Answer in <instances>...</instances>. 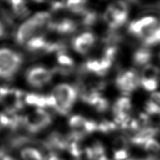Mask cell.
<instances>
[{"label": "cell", "instance_id": "1", "mask_svg": "<svg viewBox=\"0 0 160 160\" xmlns=\"http://www.w3.org/2000/svg\"><path fill=\"white\" fill-rule=\"evenodd\" d=\"M51 23V16L47 12H40L28 19L20 25L16 35V41L21 45L26 44L37 37L43 28Z\"/></svg>", "mask_w": 160, "mask_h": 160}, {"label": "cell", "instance_id": "2", "mask_svg": "<svg viewBox=\"0 0 160 160\" xmlns=\"http://www.w3.org/2000/svg\"><path fill=\"white\" fill-rule=\"evenodd\" d=\"M19 53L8 48H0V78L8 79L18 72L22 64Z\"/></svg>", "mask_w": 160, "mask_h": 160}, {"label": "cell", "instance_id": "3", "mask_svg": "<svg viewBox=\"0 0 160 160\" xmlns=\"http://www.w3.org/2000/svg\"><path fill=\"white\" fill-rule=\"evenodd\" d=\"M56 102L55 109L62 115H66L72 109L78 97L75 87L68 84H60L53 88L51 93Z\"/></svg>", "mask_w": 160, "mask_h": 160}, {"label": "cell", "instance_id": "4", "mask_svg": "<svg viewBox=\"0 0 160 160\" xmlns=\"http://www.w3.org/2000/svg\"><path fill=\"white\" fill-rule=\"evenodd\" d=\"M52 119L51 115L44 110L38 108L31 115L23 119L25 127L30 132L37 133L47 128L51 124Z\"/></svg>", "mask_w": 160, "mask_h": 160}, {"label": "cell", "instance_id": "5", "mask_svg": "<svg viewBox=\"0 0 160 160\" xmlns=\"http://www.w3.org/2000/svg\"><path fill=\"white\" fill-rule=\"evenodd\" d=\"M54 71L43 66H35L30 68L26 72V80L30 86L41 88L51 82Z\"/></svg>", "mask_w": 160, "mask_h": 160}, {"label": "cell", "instance_id": "6", "mask_svg": "<svg viewBox=\"0 0 160 160\" xmlns=\"http://www.w3.org/2000/svg\"><path fill=\"white\" fill-rule=\"evenodd\" d=\"M159 21V20L152 16L144 17L131 22L128 27V31L133 35L142 39L156 27Z\"/></svg>", "mask_w": 160, "mask_h": 160}, {"label": "cell", "instance_id": "7", "mask_svg": "<svg viewBox=\"0 0 160 160\" xmlns=\"http://www.w3.org/2000/svg\"><path fill=\"white\" fill-rule=\"evenodd\" d=\"M140 84L141 79L133 70L120 72L116 79L117 87L125 93H129L136 89Z\"/></svg>", "mask_w": 160, "mask_h": 160}, {"label": "cell", "instance_id": "8", "mask_svg": "<svg viewBox=\"0 0 160 160\" xmlns=\"http://www.w3.org/2000/svg\"><path fill=\"white\" fill-rule=\"evenodd\" d=\"M96 42V37L91 32H84L80 34L74 39L72 47L77 52L84 55L87 54L93 47Z\"/></svg>", "mask_w": 160, "mask_h": 160}, {"label": "cell", "instance_id": "9", "mask_svg": "<svg viewBox=\"0 0 160 160\" xmlns=\"http://www.w3.org/2000/svg\"><path fill=\"white\" fill-rule=\"evenodd\" d=\"M158 133V130L157 128L152 127H147L143 129L139 130L131 136H128L131 141L133 144L137 145H145L148 140L153 138L154 136Z\"/></svg>", "mask_w": 160, "mask_h": 160}, {"label": "cell", "instance_id": "10", "mask_svg": "<svg viewBox=\"0 0 160 160\" xmlns=\"http://www.w3.org/2000/svg\"><path fill=\"white\" fill-rule=\"evenodd\" d=\"M120 25H124L128 18V6L124 2H117L108 6Z\"/></svg>", "mask_w": 160, "mask_h": 160}, {"label": "cell", "instance_id": "11", "mask_svg": "<svg viewBox=\"0 0 160 160\" xmlns=\"http://www.w3.org/2000/svg\"><path fill=\"white\" fill-rule=\"evenodd\" d=\"M48 28L56 31L58 33L67 35L72 33L76 30L77 25L75 21L70 19H63L56 22H51Z\"/></svg>", "mask_w": 160, "mask_h": 160}, {"label": "cell", "instance_id": "12", "mask_svg": "<svg viewBox=\"0 0 160 160\" xmlns=\"http://www.w3.org/2000/svg\"><path fill=\"white\" fill-rule=\"evenodd\" d=\"M152 54L150 50L145 48H139L133 54V62L138 66H142L147 64L152 58Z\"/></svg>", "mask_w": 160, "mask_h": 160}, {"label": "cell", "instance_id": "13", "mask_svg": "<svg viewBox=\"0 0 160 160\" xmlns=\"http://www.w3.org/2000/svg\"><path fill=\"white\" fill-rule=\"evenodd\" d=\"M49 43L42 36H37L28 42L25 46L28 50L30 51H47Z\"/></svg>", "mask_w": 160, "mask_h": 160}, {"label": "cell", "instance_id": "14", "mask_svg": "<svg viewBox=\"0 0 160 160\" xmlns=\"http://www.w3.org/2000/svg\"><path fill=\"white\" fill-rule=\"evenodd\" d=\"M141 39L145 46L156 45L160 43V20L156 27Z\"/></svg>", "mask_w": 160, "mask_h": 160}, {"label": "cell", "instance_id": "15", "mask_svg": "<svg viewBox=\"0 0 160 160\" xmlns=\"http://www.w3.org/2000/svg\"><path fill=\"white\" fill-rule=\"evenodd\" d=\"M24 101L27 104L32 106H36L41 109H42V108L47 107V96H44L35 93L27 94L25 96Z\"/></svg>", "mask_w": 160, "mask_h": 160}, {"label": "cell", "instance_id": "16", "mask_svg": "<svg viewBox=\"0 0 160 160\" xmlns=\"http://www.w3.org/2000/svg\"><path fill=\"white\" fill-rule=\"evenodd\" d=\"M85 68L91 73H95L98 75H103L108 71L105 69L101 60H91L85 65Z\"/></svg>", "mask_w": 160, "mask_h": 160}, {"label": "cell", "instance_id": "17", "mask_svg": "<svg viewBox=\"0 0 160 160\" xmlns=\"http://www.w3.org/2000/svg\"><path fill=\"white\" fill-rule=\"evenodd\" d=\"M23 160H44L41 151L33 148H25L21 152Z\"/></svg>", "mask_w": 160, "mask_h": 160}, {"label": "cell", "instance_id": "18", "mask_svg": "<svg viewBox=\"0 0 160 160\" xmlns=\"http://www.w3.org/2000/svg\"><path fill=\"white\" fill-rule=\"evenodd\" d=\"M160 74V70L158 66L147 65L142 70L141 79H158Z\"/></svg>", "mask_w": 160, "mask_h": 160}, {"label": "cell", "instance_id": "19", "mask_svg": "<svg viewBox=\"0 0 160 160\" xmlns=\"http://www.w3.org/2000/svg\"><path fill=\"white\" fill-rule=\"evenodd\" d=\"M58 62L61 65V72H64L65 70L68 72V70L74 65V61L70 56H68L64 52L58 53Z\"/></svg>", "mask_w": 160, "mask_h": 160}, {"label": "cell", "instance_id": "20", "mask_svg": "<svg viewBox=\"0 0 160 160\" xmlns=\"http://www.w3.org/2000/svg\"><path fill=\"white\" fill-rule=\"evenodd\" d=\"M11 7L13 13L18 16H25L28 13V8L25 5V2L22 1H11Z\"/></svg>", "mask_w": 160, "mask_h": 160}, {"label": "cell", "instance_id": "21", "mask_svg": "<svg viewBox=\"0 0 160 160\" xmlns=\"http://www.w3.org/2000/svg\"><path fill=\"white\" fill-rule=\"evenodd\" d=\"M88 120L81 115L72 116L69 120V125L74 129L80 130L81 128L85 130Z\"/></svg>", "mask_w": 160, "mask_h": 160}, {"label": "cell", "instance_id": "22", "mask_svg": "<svg viewBox=\"0 0 160 160\" xmlns=\"http://www.w3.org/2000/svg\"><path fill=\"white\" fill-rule=\"evenodd\" d=\"M86 2L83 1H70L67 2V7L74 13H85Z\"/></svg>", "mask_w": 160, "mask_h": 160}, {"label": "cell", "instance_id": "23", "mask_svg": "<svg viewBox=\"0 0 160 160\" xmlns=\"http://www.w3.org/2000/svg\"><path fill=\"white\" fill-rule=\"evenodd\" d=\"M145 150L149 152L157 153L160 152V143L155 139L151 138L144 145Z\"/></svg>", "mask_w": 160, "mask_h": 160}, {"label": "cell", "instance_id": "24", "mask_svg": "<svg viewBox=\"0 0 160 160\" xmlns=\"http://www.w3.org/2000/svg\"><path fill=\"white\" fill-rule=\"evenodd\" d=\"M141 84L145 91H153L158 87V79H141Z\"/></svg>", "mask_w": 160, "mask_h": 160}, {"label": "cell", "instance_id": "25", "mask_svg": "<svg viewBox=\"0 0 160 160\" xmlns=\"http://www.w3.org/2000/svg\"><path fill=\"white\" fill-rule=\"evenodd\" d=\"M145 110L149 115H160L159 105L154 103L151 101H148L145 103Z\"/></svg>", "mask_w": 160, "mask_h": 160}, {"label": "cell", "instance_id": "26", "mask_svg": "<svg viewBox=\"0 0 160 160\" xmlns=\"http://www.w3.org/2000/svg\"><path fill=\"white\" fill-rule=\"evenodd\" d=\"M115 150H127L128 148V142L124 137L119 136L115 140Z\"/></svg>", "mask_w": 160, "mask_h": 160}, {"label": "cell", "instance_id": "27", "mask_svg": "<svg viewBox=\"0 0 160 160\" xmlns=\"http://www.w3.org/2000/svg\"><path fill=\"white\" fill-rule=\"evenodd\" d=\"M93 107L98 111V112H104L106 110L108 107H109V103L106 99L101 97L98 99V101H97L95 105H93Z\"/></svg>", "mask_w": 160, "mask_h": 160}, {"label": "cell", "instance_id": "28", "mask_svg": "<svg viewBox=\"0 0 160 160\" xmlns=\"http://www.w3.org/2000/svg\"><path fill=\"white\" fill-rule=\"evenodd\" d=\"M128 154L127 150H116L114 153V158L115 160H124L127 159Z\"/></svg>", "mask_w": 160, "mask_h": 160}, {"label": "cell", "instance_id": "29", "mask_svg": "<svg viewBox=\"0 0 160 160\" xmlns=\"http://www.w3.org/2000/svg\"><path fill=\"white\" fill-rule=\"evenodd\" d=\"M150 101L159 105L160 107V92H154L151 94Z\"/></svg>", "mask_w": 160, "mask_h": 160}, {"label": "cell", "instance_id": "30", "mask_svg": "<svg viewBox=\"0 0 160 160\" xmlns=\"http://www.w3.org/2000/svg\"><path fill=\"white\" fill-rule=\"evenodd\" d=\"M4 28L3 26V25L2 24V22H0V38H2L3 35H4Z\"/></svg>", "mask_w": 160, "mask_h": 160}, {"label": "cell", "instance_id": "31", "mask_svg": "<svg viewBox=\"0 0 160 160\" xmlns=\"http://www.w3.org/2000/svg\"><path fill=\"white\" fill-rule=\"evenodd\" d=\"M0 160H16L13 158L8 155H4Z\"/></svg>", "mask_w": 160, "mask_h": 160}, {"label": "cell", "instance_id": "32", "mask_svg": "<svg viewBox=\"0 0 160 160\" xmlns=\"http://www.w3.org/2000/svg\"><path fill=\"white\" fill-rule=\"evenodd\" d=\"M97 160H110V159H108L106 158V157L103 155V156L101 157V158H98Z\"/></svg>", "mask_w": 160, "mask_h": 160}]
</instances>
